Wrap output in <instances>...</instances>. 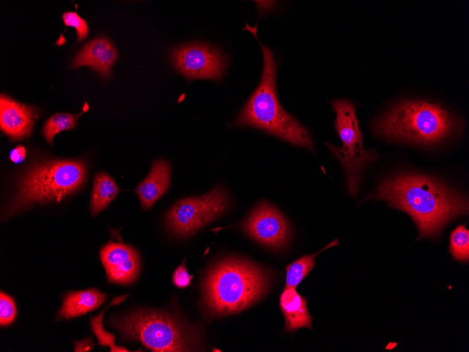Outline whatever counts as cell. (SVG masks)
Here are the masks:
<instances>
[{
    "label": "cell",
    "instance_id": "cell-1",
    "mask_svg": "<svg viewBox=\"0 0 469 352\" xmlns=\"http://www.w3.org/2000/svg\"><path fill=\"white\" fill-rule=\"evenodd\" d=\"M369 197L385 200L408 213L417 225L418 238L435 237L451 220L468 211L463 195L434 178L415 174L383 181Z\"/></svg>",
    "mask_w": 469,
    "mask_h": 352
},
{
    "label": "cell",
    "instance_id": "cell-2",
    "mask_svg": "<svg viewBox=\"0 0 469 352\" xmlns=\"http://www.w3.org/2000/svg\"><path fill=\"white\" fill-rule=\"evenodd\" d=\"M271 280L270 272L253 262L237 257L223 259L204 278L202 309L211 319L241 312L267 293Z\"/></svg>",
    "mask_w": 469,
    "mask_h": 352
},
{
    "label": "cell",
    "instance_id": "cell-3",
    "mask_svg": "<svg viewBox=\"0 0 469 352\" xmlns=\"http://www.w3.org/2000/svg\"><path fill=\"white\" fill-rule=\"evenodd\" d=\"M246 28L258 40L256 26ZM263 56L261 79L256 89L234 122L235 126L262 129L294 145L313 150L309 131L281 106L276 91L277 64L271 50L258 40Z\"/></svg>",
    "mask_w": 469,
    "mask_h": 352
},
{
    "label": "cell",
    "instance_id": "cell-4",
    "mask_svg": "<svg viewBox=\"0 0 469 352\" xmlns=\"http://www.w3.org/2000/svg\"><path fill=\"white\" fill-rule=\"evenodd\" d=\"M461 119L442 105L424 100L399 103L380 116L374 131L387 138L431 145L461 131Z\"/></svg>",
    "mask_w": 469,
    "mask_h": 352
},
{
    "label": "cell",
    "instance_id": "cell-5",
    "mask_svg": "<svg viewBox=\"0 0 469 352\" xmlns=\"http://www.w3.org/2000/svg\"><path fill=\"white\" fill-rule=\"evenodd\" d=\"M86 177V166L80 160H44L33 164L20 177L6 216L35 203L59 202L79 190Z\"/></svg>",
    "mask_w": 469,
    "mask_h": 352
},
{
    "label": "cell",
    "instance_id": "cell-6",
    "mask_svg": "<svg viewBox=\"0 0 469 352\" xmlns=\"http://www.w3.org/2000/svg\"><path fill=\"white\" fill-rule=\"evenodd\" d=\"M112 324L125 338L138 340L152 351L202 349L200 330L169 313L138 309L114 318Z\"/></svg>",
    "mask_w": 469,
    "mask_h": 352
},
{
    "label": "cell",
    "instance_id": "cell-7",
    "mask_svg": "<svg viewBox=\"0 0 469 352\" xmlns=\"http://www.w3.org/2000/svg\"><path fill=\"white\" fill-rule=\"evenodd\" d=\"M333 107L336 115L335 129L343 146L326 145L345 168L348 190L354 197L357 194L363 169L377 157L378 153L376 150H366L363 147V135L354 105L348 100H336Z\"/></svg>",
    "mask_w": 469,
    "mask_h": 352
},
{
    "label": "cell",
    "instance_id": "cell-8",
    "mask_svg": "<svg viewBox=\"0 0 469 352\" xmlns=\"http://www.w3.org/2000/svg\"><path fill=\"white\" fill-rule=\"evenodd\" d=\"M228 204L227 194L220 187L199 197L183 198L168 211L167 227L178 236H190L222 215Z\"/></svg>",
    "mask_w": 469,
    "mask_h": 352
},
{
    "label": "cell",
    "instance_id": "cell-9",
    "mask_svg": "<svg viewBox=\"0 0 469 352\" xmlns=\"http://www.w3.org/2000/svg\"><path fill=\"white\" fill-rule=\"evenodd\" d=\"M175 68L190 79L219 81L227 66L226 56L219 49L205 43H192L175 47L171 52Z\"/></svg>",
    "mask_w": 469,
    "mask_h": 352
},
{
    "label": "cell",
    "instance_id": "cell-10",
    "mask_svg": "<svg viewBox=\"0 0 469 352\" xmlns=\"http://www.w3.org/2000/svg\"><path fill=\"white\" fill-rule=\"evenodd\" d=\"M238 227L256 242L277 251L286 248L291 234L284 215L265 201L259 202Z\"/></svg>",
    "mask_w": 469,
    "mask_h": 352
},
{
    "label": "cell",
    "instance_id": "cell-11",
    "mask_svg": "<svg viewBox=\"0 0 469 352\" xmlns=\"http://www.w3.org/2000/svg\"><path fill=\"white\" fill-rule=\"evenodd\" d=\"M100 259L110 282L128 285L138 278L140 259L131 246L109 242L101 249Z\"/></svg>",
    "mask_w": 469,
    "mask_h": 352
},
{
    "label": "cell",
    "instance_id": "cell-12",
    "mask_svg": "<svg viewBox=\"0 0 469 352\" xmlns=\"http://www.w3.org/2000/svg\"><path fill=\"white\" fill-rule=\"evenodd\" d=\"M37 117V110L34 107L1 94L0 127L11 141H18L29 137Z\"/></svg>",
    "mask_w": 469,
    "mask_h": 352
},
{
    "label": "cell",
    "instance_id": "cell-13",
    "mask_svg": "<svg viewBox=\"0 0 469 352\" xmlns=\"http://www.w3.org/2000/svg\"><path fill=\"white\" fill-rule=\"evenodd\" d=\"M117 51L106 37H98L86 44L74 58L71 67L86 65L106 79L117 58Z\"/></svg>",
    "mask_w": 469,
    "mask_h": 352
},
{
    "label": "cell",
    "instance_id": "cell-14",
    "mask_svg": "<svg viewBox=\"0 0 469 352\" xmlns=\"http://www.w3.org/2000/svg\"><path fill=\"white\" fill-rule=\"evenodd\" d=\"M171 168L164 159L155 160L147 177L137 186V193L142 208L150 209L168 190L170 183Z\"/></svg>",
    "mask_w": 469,
    "mask_h": 352
},
{
    "label": "cell",
    "instance_id": "cell-15",
    "mask_svg": "<svg viewBox=\"0 0 469 352\" xmlns=\"http://www.w3.org/2000/svg\"><path fill=\"white\" fill-rule=\"evenodd\" d=\"M280 309L284 318V330L295 332L300 328L312 329V318L306 299L294 287H284L279 296Z\"/></svg>",
    "mask_w": 469,
    "mask_h": 352
},
{
    "label": "cell",
    "instance_id": "cell-16",
    "mask_svg": "<svg viewBox=\"0 0 469 352\" xmlns=\"http://www.w3.org/2000/svg\"><path fill=\"white\" fill-rule=\"evenodd\" d=\"M106 297L97 289L70 292L64 299L58 317L69 319L82 315L98 308Z\"/></svg>",
    "mask_w": 469,
    "mask_h": 352
},
{
    "label": "cell",
    "instance_id": "cell-17",
    "mask_svg": "<svg viewBox=\"0 0 469 352\" xmlns=\"http://www.w3.org/2000/svg\"><path fill=\"white\" fill-rule=\"evenodd\" d=\"M119 191L113 178L106 172L98 173L93 180L90 209L93 216L104 210Z\"/></svg>",
    "mask_w": 469,
    "mask_h": 352
},
{
    "label": "cell",
    "instance_id": "cell-18",
    "mask_svg": "<svg viewBox=\"0 0 469 352\" xmlns=\"http://www.w3.org/2000/svg\"><path fill=\"white\" fill-rule=\"evenodd\" d=\"M338 244V239L329 243L319 252L300 256L297 260L286 266L285 287L296 288L298 285L309 274L315 265V257L322 251Z\"/></svg>",
    "mask_w": 469,
    "mask_h": 352
},
{
    "label": "cell",
    "instance_id": "cell-19",
    "mask_svg": "<svg viewBox=\"0 0 469 352\" xmlns=\"http://www.w3.org/2000/svg\"><path fill=\"white\" fill-rule=\"evenodd\" d=\"M83 110L79 114L57 113L50 117L44 123L42 133L49 145L53 144L55 135L64 130L73 129L81 114L88 110V106L85 103Z\"/></svg>",
    "mask_w": 469,
    "mask_h": 352
},
{
    "label": "cell",
    "instance_id": "cell-20",
    "mask_svg": "<svg viewBox=\"0 0 469 352\" xmlns=\"http://www.w3.org/2000/svg\"><path fill=\"white\" fill-rule=\"evenodd\" d=\"M127 296V294H125L124 296H121L119 297L115 298L111 304L107 306L109 307L110 306L112 305H116L120 304L121 301L124 300V299ZM104 309L100 313H99L98 315L93 317L91 320V328L93 332L95 333L96 335L98 340V344L101 346H108L110 348V351L113 352H126L129 351L125 348L122 346H117L114 344L115 341V336L110 332H106L102 324L103 318V313L106 310Z\"/></svg>",
    "mask_w": 469,
    "mask_h": 352
},
{
    "label": "cell",
    "instance_id": "cell-21",
    "mask_svg": "<svg viewBox=\"0 0 469 352\" xmlns=\"http://www.w3.org/2000/svg\"><path fill=\"white\" fill-rule=\"evenodd\" d=\"M449 252L453 258L459 261L469 259V230L465 225H459L450 235Z\"/></svg>",
    "mask_w": 469,
    "mask_h": 352
},
{
    "label": "cell",
    "instance_id": "cell-22",
    "mask_svg": "<svg viewBox=\"0 0 469 352\" xmlns=\"http://www.w3.org/2000/svg\"><path fill=\"white\" fill-rule=\"evenodd\" d=\"M62 20L65 26L75 28L77 34V41H82L87 37L89 32L88 23L76 12H65L62 14Z\"/></svg>",
    "mask_w": 469,
    "mask_h": 352
},
{
    "label": "cell",
    "instance_id": "cell-23",
    "mask_svg": "<svg viewBox=\"0 0 469 352\" xmlns=\"http://www.w3.org/2000/svg\"><path fill=\"white\" fill-rule=\"evenodd\" d=\"M16 315V307L13 299L1 292L0 294V325L6 326L11 324Z\"/></svg>",
    "mask_w": 469,
    "mask_h": 352
},
{
    "label": "cell",
    "instance_id": "cell-24",
    "mask_svg": "<svg viewBox=\"0 0 469 352\" xmlns=\"http://www.w3.org/2000/svg\"><path fill=\"white\" fill-rule=\"evenodd\" d=\"M192 278V276L189 275L185 262H183L175 270L172 280L176 286L184 288L190 285Z\"/></svg>",
    "mask_w": 469,
    "mask_h": 352
},
{
    "label": "cell",
    "instance_id": "cell-25",
    "mask_svg": "<svg viewBox=\"0 0 469 352\" xmlns=\"http://www.w3.org/2000/svg\"><path fill=\"white\" fill-rule=\"evenodd\" d=\"M26 154L27 151L25 147L18 145L10 152L9 158L13 162L20 164L24 161Z\"/></svg>",
    "mask_w": 469,
    "mask_h": 352
}]
</instances>
